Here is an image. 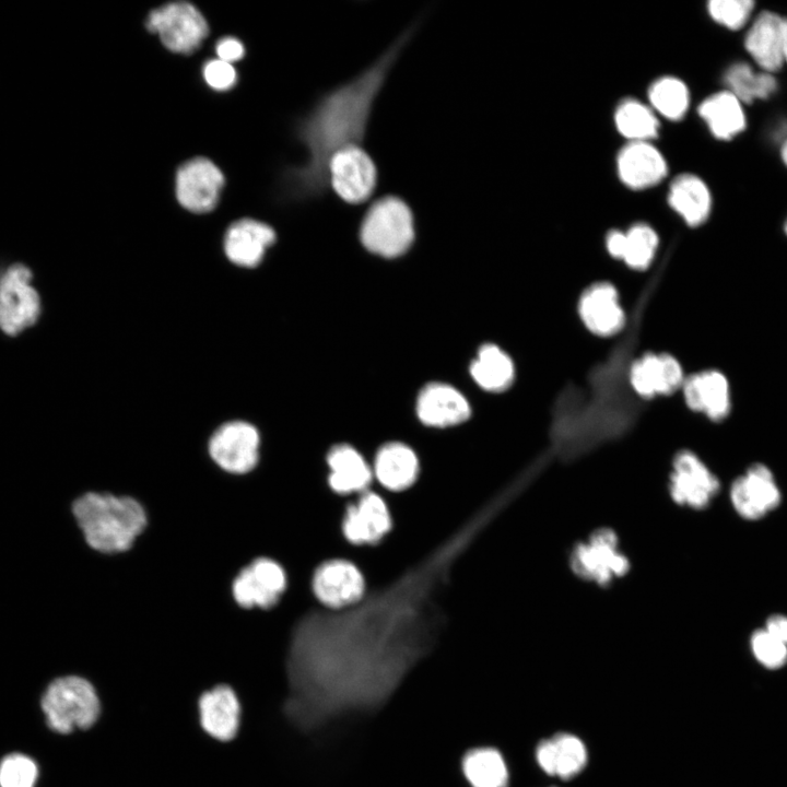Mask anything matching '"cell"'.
I'll list each match as a JSON object with an SVG mask.
<instances>
[{"mask_svg": "<svg viewBox=\"0 0 787 787\" xmlns=\"http://www.w3.org/2000/svg\"><path fill=\"white\" fill-rule=\"evenodd\" d=\"M418 28V22L407 27L372 64L321 95L298 120L295 134L306 150V160L282 173L284 200H312L328 191L330 158L346 146L362 145L375 101Z\"/></svg>", "mask_w": 787, "mask_h": 787, "instance_id": "cell-1", "label": "cell"}, {"mask_svg": "<svg viewBox=\"0 0 787 787\" xmlns=\"http://www.w3.org/2000/svg\"><path fill=\"white\" fill-rule=\"evenodd\" d=\"M85 543L101 553L129 550L146 526V513L132 497L85 492L71 505Z\"/></svg>", "mask_w": 787, "mask_h": 787, "instance_id": "cell-2", "label": "cell"}, {"mask_svg": "<svg viewBox=\"0 0 787 787\" xmlns=\"http://www.w3.org/2000/svg\"><path fill=\"white\" fill-rule=\"evenodd\" d=\"M360 239L375 255L386 258L403 255L414 239V218L410 207L392 195L377 199L363 216Z\"/></svg>", "mask_w": 787, "mask_h": 787, "instance_id": "cell-3", "label": "cell"}, {"mask_svg": "<svg viewBox=\"0 0 787 787\" xmlns=\"http://www.w3.org/2000/svg\"><path fill=\"white\" fill-rule=\"evenodd\" d=\"M42 709L51 730L69 733L93 726L101 704L91 682L79 676H64L49 683L42 697Z\"/></svg>", "mask_w": 787, "mask_h": 787, "instance_id": "cell-4", "label": "cell"}, {"mask_svg": "<svg viewBox=\"0 0 787 787\" xmlns=\"http://www.w3.org/2000/svg\"><path fill=\"white\" fill-rule=\"evenodd\" d=\"M568 564L578 578L600 587L610 586L631 567L629 557L620 549L618 535L610 528H599L577 542L568 555Z\"/></svg>", "mask_w": 787, "mask_h": 787, "instance_id": "cell-5", "label": "cell"}, {"mask_svg": "<svg viewBox=\"0 0 787 787\" xmlns=\"http://www.w3.org/2000/svg\"><path fill=\"white\" fill-rule=\"evenodd\" d=\"M145 26L158 35L168 50L181 55L197 51L209 34V25L202 13L186 1L171 2L152 10Z\"/></svg>", "mask_w": 787, "mask_h": 787, "instance_id": "cell-6", "label": "cell"}, {"mask_svg": "<svg viewBox=\"0 0 787 787\" xmlns=\"http://www.w3.org/2000/svg\"><path fill=\"white\" fill-rule=\"evenodd\" d=\"M32 279V271L22 263L10 266L0 275V329L9 336L21 333L40 316V297Z\"/></svg>", "mask_w": 787, "mask_h": 787, "instance_id": "cell-7", "label": "cell"}, {"mask_svg": "<svg viewBox=\"0 0 787 787\" xmlns=\"http://www.w3.org/2000/svg\"><path fill=\"white\" fill-rule=\"evenodd\" d=\"M328 181L340 199L350 204H360L366 201L376 188L377 168L362 145H350L330 158Z\"/></svg>", "mask_w": 787, "mask_h": 787, "instance_id": "cell-8", "label": "cell"}, {"mask_svg": "<svg viewBox=\"0 0 787 787\" xmlns=\"http://www.w3.org/2000/svg\"><path fill=\"white\" fill-rule=\"evenodd\" d=\"M671 467L669 493L678 505L705 508L720 490L718 478L692 450L678 451Z\"/></svg>", "mask_w": 787, "mask_h": 787, "instance_id": "cell-9", "label": "cell"}, {"mask_svg": "<svg viewBox=\"0 0 787 787\" xmlns=\"http://www.w3.org/2000/svg\"><path fill=\"white\" fill-rule=\"evenodd\" d=\"M283 567L269 557H258L243 567L232 583V595L245 609L275 606L286 588Z\"/></svg>", "mask_w": 787, "mask_h": 787, "instance_id": "cell-10", "label": "cell"}, {"mask_svg": "<svg viewBox=\"0 0 787 787\" xmlns=\"http://www.w3.org/2000/svg\"><path fill=\"white\" fill-rule=\"evenodd\" d=\"M223 186V173L207 157L191 158L176 172V198L183 208L193 213L212 211Z\"/></svg>", "mask_w": 787, "mask_h": 787, "instance_id": "cell-11", "label": "cell"}, {"mask_svg": "<svg viewBox=\"0 0 787 787\" xmlns=\"http://www.w3.org/2000/svg\"><path fill=\"white\" fill-rule=\"evenodd\" d=\"M260 436L255 426L234 421L220 426L209 442V454L223 470L244 474L251 471L259 458Z\"/></svg>", "mask_w": 787, "mask_h": 787, "instance_id": "cell-12", "label": "cell"}, {"mask_svg": "<svg viewBox=\"0 0 787 787\" xmlns=\"http://www.w3.org/2000/svg\"><path fill=\"white\" fill-rule=\"evenodd\" d=\"M317 600L329 609H344L357 603L365 592L361 569L351 561L331 559L318 565L312 577Z\"/></svg>", "mask_w": 787, "mask_h": 787, "instance_id": "cell-13", "label": "cell"}, {"mask_svg": "<svg viewBox=\"0 0 787 787\" xmlns=\"http://www.w3.org/2000/svg\"><path fill=\"white\" fill-rule=\"evenodd\" d=\"M685 377L679 360L669 353H645L629 369L630 386L643 399L681 390Z\"/></svg>", "mask_w": 787, "mask_h": 787, "instance_id": "cell-14", "label": "cell"}, {"mask_svg": "<svg viewBox=\"0 0 787 787\" xmlns=\"http://www.w3.org/2000/svg\"><path fill=\"white\" fill-rule=\"evenodd\" d=\"M577 310L587 330L601 338L618 334L626 322L618 290L607 281L587 286L579 296Z\"/></svg>", "mask_w": 787, "mask_h": 787, "instance_id": "cell-15", "label": "cell"}, {"mask_svg": "<svg viewBox=\"0 0 787 787\" xmlns=\"http://www.w3.org/2000/svg\"><path fill=\"white\" fill-rule=\"evenodd\" d=\"M390 510L384 498L365 491L355 503L348 505L341 520L344 538L353 544H374L391 529Z\"/></svg>", "mask_w": 787, "mask_h": 787, "instance_id": "cell-16", "label": "cell"}, {"mask_svg": "<svg viewBox=\"0 0 787 787\" xmlns=\"http://www.w3.org/2000/svg\"><path fill=\"white\" fill-rule=\"evenodd\" d=\"M681 391L691 411L701 413L713 422L726 420L731 412L730 384L727 376L718 369H704L686 376Z\"/></svg>", "mask_w": 787, "mask_h": 787, "instance_id": "cell-17", "label": "cell"}, {"mask_svg": "<svg viewBox=\"0 0 787 787\" xmlns=\"http://www.w3.org/2000/svg\"><path fill=\"white\" fill-rule=\"evenodd\" d=\"M535 757L547 775L571 779L578 775L588 762L584 741L571 732H557L544 738L536 747Z\"/></svg>", "mask_w": 787, "mask_h": 787, "instance_id": "cell-18", "label": "cell"}, {"mask_svg": "<svg viewBox=\"0 0 787 787\" xmlns=\"http://www.w3.org/2000/svg\"><path fill=\"white\" fill-rule=\"evenodd\" d=\"M275 236L273 228L263 222L248 218L235 221L224 237L226 257L237 266L254 268L261 262Z\"/></svg>", "mask_w": 787, "mask_h": 787, "instance_id": "cell-19", "label": "cell"}, {"mask_svg": "<svg viewBox=\"0 0 787 787\" xmlns=\"http://www.w3.org/2000/svg\"><path fill=\"white\" fill-rule=\"evenodd\" d=\"M467 399L454 387L433 383L426 385L416 400V413L421 422L430 426L445 427L462 423L470 416Z\"/></svg>", "mask_w": 787, "mask_h": 787, "instance_id": "cell-20", "label": "cell"}, {"mask_svg": "<svg viewBox=\"0 0 787 787\" xmlns=\"http://www.w3.org/2000/svg\"><path fill=\"white\" fill-rule=\"evenodd\" d=\"M616 166L621 180L632 189L654 186L667 174L663 156L647 141L625 145L618 155Z\"/></svg>", "mask_w": 787, "mask_h": 787, "instance_id": "cell-21", "label": "cell"}, {"mask_svg": "<svg viewBox=\"0 0 787 787\" xmlns=\"http://www.w3.org/2000/svg\"><path fill=\"white\" fill-rule=\"evenodd\" d=\"M200 723L211 737L228 741L237 732L240 706L238 698L227 685H216L199 698Z\"/></svg>", "mask_w": 787, "mask_h": 787, "instance_id": "cell-22", "label": "cell"}, {"mask_svg": "<svg viewBox=\"0 0 787 787\" xmlns=\"http://www.w3.org/2000/svg\"><path fill=\"white\" fill-rule=\"evenodd\" d=\"M329 473L327 483L339 495L363 493L372 482L373 471L362 455L352 446L339 444L327 454Z\"/></svg>", "mask_w": 787, "mask_h": 787, "instance_id": "cell-23", "label": "cell"}, {"mask_svg": "<svg viewBox=\"0 0 787 787\" xmlns=\"http://www.w3.org/2000/svg\"><path fill=\"white\" fill-rule=\"evenodd\" d=\"M782 16L772 11H762L750 26L744 47L762 71L774 73L784 62L782 52Z\"/></svg>", "mask_w": 787, "mask_h": 787, "instance_id": "cell-24", "label": "cell"}, {"mask_svg": "<svg viewBox=\"0 0 787 787\" xmlns=\"http://www.w3.org/2000/svg\"><path fill=\"white\" fill-rule=\"evenodd\" d=\"M419 471L415 453L402 443H387L376 454L373 472L380 485L389 491L409 489L416 481Z\"/></svg>", "mask_w": 787, "mask_h": 787, "instance_id": "cell-25", "label": "cell"}, {"mask_svg": "<svg viewBox=\"0 0 787 787\" xmlns=\"http://www.w3.org/2000/svg\"><path fill=\"white\" fill-rule=\"evenodd\" d=\"M668 202L692 227L702 225L712 210L708 187L693 174H682L673 179L669 188Z\"/></svg>", "mask_w": 787, "mask_h": 787, "instance_id": "cell-26", "label": "cell"}, {"mask_svg": "<svg viewBox=\"0 0 787 787\" xmlns=\"http://www.w3.org/2000/svg\"><path fill=\"white\" fill-rule=\"evenodd\" d=\"M698 115L714 137L721 140L732 139L747 126L742 103L729 91H721L705 98L698 106Z\"/></svg>", "mask_w": 787, "mask_h": 787, "instance_id": "cell-27", "label": "cell"}, {"mask_svg": "<svg viewBox=\"0 0 787 787\" xmlns=\"http://www.w3.org/2000/svg\"><path fill=\"white\" fill-rule=\"evenodd\" d=\"M470 373L474 381L490 392L508 389L515 379V365L509 355L498 345L483 344L472 361Z\"/></svg>", "mask_w": 787, "mask_h": 787, "instance_id": "cell-28", "label": "cell"}, {"mask_svg": "<svg viewBox=\"0 0 787 787\" xmlns=\"http://www.w3.org/2000/svg\"><path fill=\"white\" fill-rule=\"evenodd\" d=\"M462 770L471 787L507 786V765L496 749L478 748L468 752L463 757Z\"/></svg>", "mask_w": 787, "mask_h": 787, "instance_id": "cell-29", "label": "cell"}, {"mask_svg": "<svg viewBox=\"0 0 787 787\" xmlns=\"http://www.w3.org/2000/svg\"><path fill=\"white\" fill-rule=\"evenodd\" d=\"M727 91L732 93L742 104L756 99H766L777 90V81L773 73L756 72L744 62L730 66L724 77Z\"/></svg>", "mask_w": 787, "mask_h": 787, "instance_id": "cell-30", "label": "cell"}, {"mask_svg": "<svg viewBox=\"0 0 787 787\" xmlns=\"http://www.w3.org/2000/svg\"><path fill=\"white\" fill-rule=\"evenodd\" d=\"M614 120L619 132L632 142L647 141L658 132L653 111L636 99H625L616 108Z\"/></svg>", "mask_w": 787, "mask_h": 787, "instance_id": "cell-31", "label": "cell"}, {"mask_svg": "<svg viewBox=\"0 0 787 787\" xmlns=\"http://www.w3.org/2000/svg\"><path fill=\"white\" fill-rule=\"evenodd\" d=\"M648 95L656 110L671 120L681 119L689 107L688 87L681 80L672 77L655 81Z\"/></svg>", "mask_w": 787, "mask_h": 787, "instance_id": "cell-32", "label": "cell"}, {"mask_svg": "<svg viewBox=\"0 0 787 787\" xmlns=\"http://www.w3.org/2000/svg\"><path fill=\"white\" fill-rule=\"evenodd\" d=\"M625 233L622 261L636 271L646 270L653 262L658 247L656 232L646 224H636Z\"/></svg>", "mask_w": 787, "mask_h": 787, "instance_id": "cell-33", "label": "cell"}, {"mask_svg": "<svg viewBox=\"0 0 787 787\" xmlns=\"http://www.w3.org/2000/svg\"><path fill=\"white\" fill-rule=\"evenodd\" d=\"M742 477L750 494L765 514L779 505L780 491L767 466L760 462L753 463Z\"/></svg>", "mask_w": 787, "mask_h": 787, "instance_id": "cell-34", "label": "cell"}, {"mask_svg": "<svg viewBox=\"0 0 787 787\" xmlns=\"http://www.w3.org/2000/svg\"><path fill=\"white\" fill-rule=\"evenodd\" d=\"M36 762L23 753H11L0 761V787H35Z\"/></svg>", "mask_w": 787, "mask_h": 787, "instance_id": "cell-35", "label": "cell"}, {"mask_svg": "<svg viewBox=\"0 0 787 787\" xmlns=\"http://www.w3.org/2000/svg\"><path fill=\"white\" fill-rule=\"evenodd\" d=\"M754 8L751 0H713L708 2V13L720 25L739 30L749 21Z\"/></svg>", "mask_w": 787, "mask_h": 787, "instance_id": "cell-36", "label": "cell"}, {"mask_svg": "<svg viewBox=\"0 0 787 787\" xmlns=\"http://www.w3.org/2000/svg\"><path fill=\"white\" fill-rule=\"evenodd\" d=\"M751 649L757 661L768 669H778L787 662V646L764 629L752 634Z\"/></svg>", "mask_w": 787, "mask_h": 787, "instance_id": "cell-37", "label": "cell"}, {"mask_svg": "<svg viewBox=\"0 0 787 787\" xmlns=\"http://www.w3.org/2000/svg\"><path fill=\"white\" fill-rule=\"evenodd\" d=\"M202 74L205 83L219 92L231 90L237 83L235 68L231 63L218 58L208 60L204 63Z\"/></svg>", "mask_w": 787, "mask_h": 787, "instance_id": "cell-38", "label": "cell"}, {"mask_svg": "<svg viewBox=\"0 0 787 787\" xmlns=\"http://www.w3.org/2000/svg\"><path fill=\"white\" fill-rule=\"evenodd\" d=\"M730 500L736 512L745 519L756 520L765 515L750 494L742 475L732 481Z\"/></svg>", "mask_w": 787, "mask_h": 787, "instance_id": "cell-39", "label": "cell"}, {"mask_svg": "<svg viewBox=\"0 0 787 787\" xmlns=\"http://www.w3.org/2000/svg\"><path fill=\"white\" fill-rule=\"evenodd\" d=\"M215 52L218 55V59L232 64L244 57L245 47L239 39L232 36H225L218 40L215 45Z\"/></svg>", "mask_w": 787, "mask_h": 787, "instance_id": "cell-40", "label": "cell"}, {"mask_svg": "<svg viewBox=\"0 0 787 787\" xmlns=\"http://www.w3.org/2000/svg\"><path fill=\"white\" fill-rule=\"evenodd\" d=\"M765 631L787 646V616L782 614L771 615L765 623Z\"/></svg>", "mask_w": 787, "mask_h": 787, "instance_id": "cell-41", "label": "cell"}, {"mask_svg": "<svg viewBox=\"0 0 787 787\" xmlns=\"http://www.w3.org/2000/svg\"><path fill=\"white\" fill-rule=\"evenodd\" d=\"M625 245V233L613 230L606 237V247L608 252L615 259L621 260Z\"/></svg>", "mask_w": 787, "mask_h": 787, "instance_id": "cell-42", "label": "cell"}, {"mask_svg": "<svg viewBox=\"0 0 787 787\" xmlns=\"http://www.w3.org/2000/svg\"><path fill=\"white\" fill-rule=\"evenodd\" d=\"M782 52L784 62L787 63V17L782 19Z\"/></svg>", "mask_w": 787, "mask_h": 787, "instance_id": "cell-43", "label": "cell"}, {"mask_svg": "<svg viewBox=\"0 0 787 787\" xmlns=\"http://www.w3.org/2000/svg\"><path fill=\"white\" fill-rule=\"evenodd\" d=\"M780 156H782L784 164L787 166V139L784 141V143L780 148Z\"/></svg>", "mask_w": 787, "mask_h": 787, "instance_id": "cell-44", "label": "cell"}, {"mask_svg": "<svg viewBox=\"0 0 787 787\" xmlns=\"http://www.w3.org/2000/svg\"><path fill=\"white\" fill-rule=\"evenodd\" d=\"M784 232L787 235V219L785 220V223H784Z\"/></svg>", "mask_w": 787, "mask_h": 787, "instance_id": "cell-45", "label": "cell"}]
</instances>
